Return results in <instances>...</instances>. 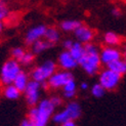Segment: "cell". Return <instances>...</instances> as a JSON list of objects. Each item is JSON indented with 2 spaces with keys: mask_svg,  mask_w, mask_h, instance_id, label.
<instances>
[{
  "mask_svg": "<svg viewBox=\"0 0 126 126\" xmlns=\"http://www.w3.org/2000/svg\"><path fill=\"white\" fill-rule=\"evenodd\" d=\"M41 89H42V83L35 80H30L27 87L25 88L24 95L26 103L30 107H34L39 103L40 95H41Z\"/></svg>",
  "mask_w": 126,
  "mask_h": 126,
  "instance_id": "cell-6",
  "label": "cell"
},
{
  "mask_svg": "<svg viewBox=\"0 0 126 126\" xmlns=\"http://www.w3.org/2000/svg\"><path fill=\"white\" fill-rule=\"evenodd\" d=\"M100 54V61H102V64L108 66L110 63L117 61L119 59L122 58V53L119 51L118 49H116L114 46H108L105 47Z\"/></svg>",
  "mask_w": 126,
  "mask_h": 126,
  "instance_id": "cell-10",
  "label": "cell"
},
{
  "mask_svg": "<svg viewBox=\"0 0 126 126\" xmlns=\"http://www.w3.org/2000/svg\"><path fill=\"white\" fill-rule=\"evenodd\" d=\"M74 33H75V37L77 38V40L84 43V44L90 42L93 38V36H94L93 31L90 28L83 26V25L79 26L76 30L74 31Z\"/></svg>",
  "mask_w": 126,
  "mask_h": 126,
  "instance_id": "cell-12",
  "label": "cell"
},
{
  "mask_svg": "<svg viewBox=\"0 0 126 126\" xmlns=\"http://www.w3.org/2000/svg\"><path fill=\"white\" fill-rule=\"evenodd\" d=\"M108 68L111 69V70H113L114 72L118 73L119 75H121V76L124 74H126V62L122 58L117 60V61L110 63V64L108 65Z\"/></svg>",
  "mask_w": 126,
  "mask_h": 126,
  "instance_id": "cell-16",
  "label": "cell"
},
{
  "mask_svg": "<svg viewBox=\"0 0 126 126\" xmlns=\"http://www.w3.org/2000/svg\"><path fill=\"white\" fill-rule=\"evenodd\" d=\"M84 50H85L84 44L82 42L78 41V42H74L73 43V45L71 46L70 49H69V51H70V53L73 55V58L78 62L81 59V56L83 55Z\"/></svg>",
  "mask_w": 126,
  "mask_h": 126,
  "instance_id": "cell-17",
  "label": "cell"
},
{
  "mask_svg": "<svg viewBox=\"0 0 126 126\" xmlns=\"http://www.w3.org/2000/svg\"><path fill=\"white\" fill-rule=\"evenodd\" d=\"M76 124H75V121H73V120H70V121H67V122H65L64 124H63V126H75Z\"/></svg>",
  "mask_w": 126,
  "mask_h": 126,
  "instance_id": "cell-30",
  "label": "cell"
},
{
  "mask_svg": "<svg viewBox=\"0 0 126 126\" xmlns=\"http://www.w3.org/2000/svg\"><path fill=\"white\" fill-rule=\"evenodd\" d=\"M20 62L15 59H9L6 61L0 70V83L2 85L14 83V80L22 71Z\"/></svg>",
  "mask_w": 126,
  "mask_h": 126,
  "instance_id": "cell-3",
  "label": "cell"
},
{
  "mask_svg": "<svg viewBox=\"0 0 126 126\" xmlns=\"http://www.w3.org/2000/svg\"><path fill=\"white\" fill-rule=\"evenodd\" d=\"M106 91L107 90L102 86V84H100L99 82L96 83V84H94L91 87V94L94 97H102V96H104Z\"/></svg>",
  "mask_w": 126,
  "mask_h": 126,
  "instance_id": "cell-23",
  "label": "cell"
},
{
  "mask_svg": "<svg viewBox=\"0 0 126 126\" xmlns=\"http://www.w3.org/2000/svg\"><path fill=\"white\" fill-rule=\"evenodd\" d=\"M9 16V9L5 2L0 1V21H4Z\"/></svg>",
  "mask_w": 126,
  "mask_h": 126,
  "instance_id": "cell-25",
  "label": "cell"
},
{
  "mask_svg": "<svg viewBox=\"0 0 126 126\" xmlns=\"http://www.w3.org/2000/svg\"><path fill=\"white\" fill-rule=\"evenodd\" d=\"M84 53L78 61V65L83 69V71L88 75L96 74L100 69V54L95 45L88 42L84 44Z\"/></svg>",
  "mask_w": 126,
  "mask_h": 126,
  "instance_id": "cell-2",
  "label": "cell"
},
{
  "mask_svg": "<svg viewBox=\"0 0 126 126\" xmlns=\"http://www.w3.org/2000/svg\"><path fill=\"white\" fill-rule=\"evenodd\" d=\"M58 64L63 70L70 71V70H72V69L77 67L78 62L73 58V55L70 53L69 50H66V51L61 52V54L59 55Z\"/></svg>",
  "mask_w": 126,
  "mask_h": 126,
  "instance_id": "cell-11",
  "label": "cell"
},
{
  "mask_svg": "<svg viewBox=\"0 0 126 126\" xmlns=\"http://www.w3.org/2000/svg\"><path fill=\"white\" fill-rule=\"evenodd\" d=\"M50 99H51L52 104L55 106V108H56V107H60V106L62 105V99H61L59 96H52Z\"/></svg>",
  "mask_w": 126,
  "mask_h": 126,
  "instance_id": "cell-27",
  "label": "cell"
},
{
  "mask_svg": "<svg viewBox=\"0 0 126 126\" xmlns=\"http://www.w3.org/2000/svg\"><path fill=\"white\" fill-rule=\"evenodd\" d=\"M29 75L26 73V72H24V71H21L20 73H18V75L16 77V79L14 80V84L20 89L22 92L25 90V88L27 87L28 83H29Z\"/></svg>",
  "mask_w": 126,
  "mask_h": 126,
  "instance_id": "cell-15",
  "label": "cell"
},
{
  "mask_svg": "<svg viewBox=\"0 0 126 126\" xmlns=\"http://www.w3.org/2000/svg\"><path fill=\"white\" fill-rule=\"evenodd\" d=\"M56 71V64L53 61H45L41 65L34 68L31 72V78L40 83H45L49 77Z\"/></svg>",
  "mask_w": 126,
  "mask_h": 126,
  "instance_id": "cell-5",
  "label": "cell"
},
{
  "mask_svg": "<svg viewBox=\"0 0 126 126\" xmlns=\"http://www.w3.org/2000/svg\"><path fill=\"white\" fill-rule=\"evenodd\" d=\"M45 32H46V27L44 25H37V26L28 30L26 36H25V41H26L27 44L31 45L35 41L44 38Z\"/></svg>",
  "mask_w": 126,
  "mask_h": 126,
  "instance_id": "cell-9",
  "label": "cell"
},
{
  "mask_svg": "<svg viewBox=\"0 0 126 126\" xmlns=\"http://www.w3.org/2000/svg\"><path fill=\"white\" fill-rule=\"evenodd\" d=\"M81 24L79 21H75V20H67L64 21L61 24V28L63 31L65 32H74L79 26H81Z\"/></svg>",
  "mask_w": 126,
  "mask_h": 126,
  "instance_id": "cell-20",
  "label": "cell"
},
{
  "mask_svg": "<svg viewBox=\"0 0 126 126\" xmlns=\"http://www.w3.org/2000/svg\"><path fill=\"white\" fill-rule=\"evenodd\" d=\"M44 39L47 40L49 43H51L52 45L55 43H58L60 40V33L59 31L54 28H46V32L44 35Z\"/></svg>",
  "mask_w": 126,
  "mask_h": 126,
  "instance_id": "cell-18",
  "label": "cell"
},
{
  "mask_svg": "<svg viewBox=\"0 0 126 126\" xmlns=\"http://www.w3.org/2000/svg\"><path fill=\"white\" fill-rule=\"evenodd\" d=\"M125 52H126V46H125Z\"/></svg>",
  "mask_w": 126,
  "mask_h": 126,
  "instance_id": "cell-35",
  "label": "cell"
},
{
  "mask_svg": "<svg viewBox=\"0 0 126 126\" xmlns=\"http://www.w3.org/2000/svg\"><path fill=\"white\" fill-rule=\"evenodd\" d=\"M73 43H74V41H72L70 39H67V40L64 41V43H63V46H64V48L66 50H69V49L71 48V46L73 45Z\"/></svg>",
  "mask_w": 126,
  "mask_h": 126,
  "instance_id": "cell-26",
  "label": "cell"
},
{
  "mask_svg": "<svg viewBox=\"0 0 126 126\" xmlns=\"http://www.w3.org/2000/svg\"><path fill=\"white\" fill-rule=\"evenodd\" d=\"M125 3H126V2H125Z\"/></svg>",
  "mask_w": 126,
  "mask_h": 126,
  "instance_id": "cell-36",
  "label": "cell"
},
{
  "mask_svg": "<svg viewBox=\"0 0 126 126\" xmlns=\"http://www.w3.org/2000/svg\"><path fill=\"white\" fill-rule=\"evenodd\" d=\"M25 52H26V50H25L23 47L17 46V47L12 48L10 53H11V58H12V59H15V60H16V61H20L21 58L24 55Z\"/></svg>",
  "mask_w": 126,
  "mask_h": 126,
  "instance_id": "cell-24",
  "label": "cell"
},
{
  "mask_svg": "<svg viewBox=\"0 0 126 126\" xmlns=\"http://www.w3.org/2000/svg\"><path fill=\"white\" fill-rule=\"evenodd\" d=\"M34 60H35V53L32 51H26L18 62H20L22 66H30L32 65Z\"/></svg>",
  "mask_w": 126,
  "mask_h": 126,
  "instance_id": "cell-22",
  "label": "cell"
},
{
  "mask_svg": "<svg viewBox=\"0 0 126 126\" xmlns=\"http://www.w3.org/2000/svg\"><path fill=\"white\" fill-rule=\"evenodd\" d=\"M123 56H124V59H123V60L126 62V52H125V51H124V54H123Z\"/></svg>",
  "mask_w": 126,
  "mask_h": 126,
  "instance_id": "cell-33",
  "label": "cell"
},
{
  "mask_svg": "<svg viewBox=\"0 0 126 126\" xmlns=\"http://www.w3.org/2000/svg\"><path fill=\"white\" fill-rule=\"evenodd\" d=\"M104 40L108 46H116L120 43V37L114 32H107L105 34Z\"/></svg>",
  "mask_w": 126,
  "mask_h": 126,
  "instance_id": "cell-21",
  "label": "cell"
},
{
  "mask_svg": "<svg viewBox=\"0 0 126 126\" xmlns=\"http://www.w3.org/2000/svg\"><path fill=\"white\" fill-rule=\"evenodd\" d=\"M80 88H81L82 90H86L87 88H88V84L85 83V82H82V83H81V85H80Z\"/></svg>",
  "mask_w": 126,
  "mask_h": 126,
  "instance_id": "cell-32",
  "label": "cell"
},
{
  "mask_svg": "<svg viewBox=\"0 0 126 126\" xmlns=\"http://www.w3.org/2000/svg\"><path fill=\"white\" fill-rule=\"evenodd\" d=\"M21 125L22 126H32V123H31V121L29 120V118L27 117L26 119H24V120L21 122Z\"/></svg>",
  "mask_w": 126,
  "mask_h": 126,
  "instance_id": "cell-29",
  "label": "cell"
},
{
  "mask_svg": "<svg viewBox=\"0 0 126 126\" xmlns=\"http://www.w3.org/2000/svg\"><path fill=\"white\" fill-rule=\"evenodd\" d=\"M71 79H73V76L69 71L67 70L55 71L49 77L46 83L48 87L53 88V89H58V88H63L66 85V83H68Z\"/></svg>",
  "mask_w": 126,
  "mask_h": 126,
  "instance_id": "cell-8",
  "label": "cell"
},
{
  "mask_svg": "<svg viewBox=\"0 0 126 126\" xmlns=\"http://www.w3.org/2000/svg\"><path fill=\"white\" fill-rule=\"evenodd\" d=\"M22 91L14 84H6L2 87V94L5 98L10 99V100H16L21 96Z\"/></svg>",
  "mask_w": 126,
  "mask_h": 126,
  "instance_id": "cell-13",
  "label": "cell"
},
{
  "mask_svg": "<svg viewBox=\"0 0 126 126\" xmlns=\"http://www.w3.org/2000/svg\"><path fill=\"white\" fill-rule=\"evenodd\" d=\"M52 46L51 43H49L47 40L45 39H39L35 41L33 44H31V47H32V52H34L35 54H40L42 52H44L45 50H47L48 48H50Z\"/></svg>",
  "mask_w": 126,
  "mask_h": 126,
  "instance_id": "cell-14",
  "label": "cell"
},
{
  "mask_svg": "<svg viewBox=\"0 0 126 126\" xmlns=\"http://www.w3.org/2000/svg\"><path fill=\"white\" fill-rule=\"evenodd\" d=\"M63 89H64V95L66 98L74 97L76 94V83L74 81V78L71 79L68 83H66V85L63 87Z\"/></svg>",
  "mask_w": 126,
  "mask_h": 126,
  "instance_id": "cell-19",
  "label": "cell"
},
{
  "mask_svg": "<svg viewBox=\"0 0 126 126\" xmlns=\"http://www.w3.org/2000/svg\"><path fill=\"white\" fill-rule=\"evenodd\" d=\"M112 15L114 16H116V17H119V16H121V10L119 9V8H117V7L113 8L112 9Z\"/></svg>",
  "mask_w": 126,
  "mask_h": 126,
  "instance_id": "cell-28",
  "label": "cell"
},
{
  "mask_svg": "<svg viewBox=\"0 0 126 126\" xmlns=\"http://www.w3.org/2000/svg\"><path fill=\"white\" fill-rule=\"evenodd\" d=\"M80 116H81V108L79 104L75 102H71L67 105V107L63 111L58 112L56 114L52 116V121L55 124L63 125L67 121L77 120Z\"/></svg>",
  "mask_w": 126,
  "mask_h": 126,
  "instance_id": "cell-4",
  "label": "cell"
},
{
  "mask_svg": "<svg viewBox=\"0 0 126 126\" xmlns=\"http://www.w3.org/2000/svg\"><path fill=\"white\" fill-rule=\"evenodd\" d=\"M4 31V24H3V21H0V36L2 35Z\"/></svg>",
  "mask_w": 126,
  "mask_h": 126,
  "instance_id": "cell-31",
  "label": "cell"
},
{
  "mask_svg": "<svg viewBox=\"0 0 126 126\" xmlns=\"http://www.w3.org/2000/svg\"><path fill=\"white\" fill-rule=\"evenodd\" d=\"M0 1H3V2H5V1H7V0H0Z\"/></svg>",
  "mask_w": 126,
  "mask_h": 126,
  "instance_id": "cell-34",
  "label": "cell"
},
{
  "mask_svg": "<svg viewBox=\"0 0 126 126\" xmlns=\"http://www.w3.org/2000/svg\"><path fill=\"white\" fill-rule=\"evenodd\" d=\"M55 106L50 98L39 100L36 106L32 107L28 113V118L32 126H46L54 113Z\"/></svg>",
  "mask_w": 126,
  "mask_h": 126,
  "instance_id": "cell-1",
  "label": "cell"
},
{
  "mask_svg": "<svg viewBox=\"0 0 126 126\" xmlns=\"http://www.w3.org/2000/svg\"><path fill=\"white\" fill-rule=\"evenodd\" d=\"M120 79H121V75H119L118 73L111 70V69L107 68L106 70L100 72L98 82L102 84V86L106 90L111 91V90H114L118 86L119 82H120Z\"/></svg>",
  "mask_w": 126,
  "mask_h": 126,
  "instance_id": "cell-7",
  "label": "cell"
}]
</instances>
